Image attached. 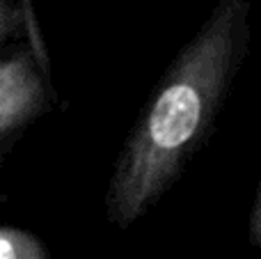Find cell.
Returning <instances> with one entry per match:
<instances>
[{
    "label": "cell",
    "instance_id": "6da1fadb",
    "mask_svg": "<svg viewBox=\"0 0 261 259\" xmlns=\"http://www.w3.org/2000/svg\"><path fill=\"white\" fill-rule=\"evenodd\" d=\"M250 3L218 0L161 76L113 165L106 218L128 229L179 182L208 142L250 53Z\"/></svg>",
    "mask_w": 261,
    "mask_h": 259
},
{
    "label": "cell",
    "instance_id": "7a4b0ae2",
    "mask_svg": "<svg viewBox=\"0 0 261 259\" xmlns=\"http://www.w3.org/2000/svg\"><path fill=\"white\" fill-rule=\"evenodd\" d=\"M53 103L55 90L44 50L23 44L0 58V161Z\"/></svg>",
    "mask_w": 261,
    "mask_h": 259
},
{
    "label": "cell",
    "instance_id": "3957f363",
    "mask_svg": "<svg viewBox=\"0 0 261 259\" xmlns=\"http://www.w3.org/2000/svg\"><path fill=\"white\" fill-rule=\"evenodd\" d=\"M0 259H50L46 243L21 227H0Z\"/></svg>",
    "mask_w": 261,
    "mask_h": 259
},
{
    "label": "cell",
    "instance_id": "277c9868",
    "mask_svg": "<svg viewBox=\"0 0 261 259\" xmlns=\"http://www.w3.org/2000/svg\"><path fill=\"white\" fill-rule=\"evenodd\" d=\"M25 16H28V7H18L14 0H0V46L14 37L21 25L25 23Z\"/></svg>",
    "mask_w": 261,
    "mask_h": 259
},
{
    "label": "cell",
    "instance_id": "5b68a950",
    "mask_svg": "<svg viewBox=\"0 0 261 259\" xmlns=\"http://www.w3.org/2000/svg\"><path fill=\"white\" fill-rule=\"evenodd\" d=\"M261 202H259V188H257V195H254V202H252V214H250V243L254 248L261 243Z\"/></svg>",
    "mask_w": 261,
    "mask_h": 259
}]
</instances>
